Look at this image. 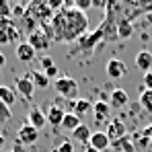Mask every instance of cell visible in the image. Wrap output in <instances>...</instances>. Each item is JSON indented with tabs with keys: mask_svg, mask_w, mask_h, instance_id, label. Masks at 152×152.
<instances>
[{
	"mask_svg": "<svg viewBox=\"0 0 152 152\" xmlns=\"http://www.w3.org/2000/svg\"><path fill=\"white\" fill-rule=\"evenodd\" d=\"M88 111H93V105H91L88 99H78V101L74 103V111H72L74 115L80 117V115H86Z\"/></svg>",
	"mask_w": 152,
	"mask_h": 152,
	"instance_id": "cell-21",
	"label": "cell"
},
{
	"mask_svg": "<svg viewBox=\"0 0 152 152\" xmlns=\"http://www.w3.org/2000/svg\"><path fill=\"white\" fill-rule=\"evenodd\" d=\"M142 82H144V86H146L148 91H152V72H146V74H144V80H142Z\"/></svg>",
	"mask_w": 152,
	"mask_h": 152,
	"instance_id": "cell-31",
	"label": "cell"
},
{
	"mask_svg": "<svg viewBox=\"0 0 152 152\" xmlns=\"http://www.w3.org/2000/svg\"><path fill=\"white\" fill-rule=\"evenodd\" d=\"M105 72H107V76H109L111 80H119V78H124V76L127 74V66L121 60L111 58V60L107 62V66H105Z\"/></svg>",
	"mask_w": 152,
	"mask_h": 152,
	"instance_id": "cell-5",
	"label": "cell"
},
{
	"mask_svg": "<svg viewBox=\"0 0 152 152\" xmlns=\"http://www.w3.org/2000/svg\"><path fill=\"white\" fill-rule=\"evenodd\" d=\"M58 152H74V144L70 140H64L60 146H58Z\"/></svg>",
	"mask_w": 152,
	"mask_h": 152,
	"instance_id": "cell-28",
	"label": "cell"
},
{
	"mask_svg": "<svg viewBox=\"0 0 152 152\" xmlns=\"http://www.w3.org/2000/svg\"><path fill=\"white\" fill-rule=\"evenodd\" d=\"M10 152H12V150H10Z\"/></svg>",
	"mask_w": 152,
	"mask_h": 152,
	"instance_id": "cell-42",
	"label": "cell"
},
{
	"mask_svg": "<svg viewBox=\"0 0 152 152\" xmlns=\"http://www.w3.org/2000/svg\"><path fill=\"white\" fill-rule=\"evenodd\" d=\"M148 148H152V138H150V140H148Z\"/></svg>",
	"mask_w": 152,
	"mask_h": 152,
	"instance_id": "cell-41",
	"label": "cell"
},
{
	"mask_svg": "<svg viewBox=\"0 0 152 152\" xmlns=\"http://www.w3.org/2000/svg\"><path fill=\"white\" fill-rule=\"evenodd\" d=\"M91 136H93L91 127L84 126V124H80V126H78L74 132H72V140H76V142H82V144H88V142H91Z\"/></svg>",
	"mask_w": 152,
	"mask_h": 152,
	"instance_id": "cell-17",
	"label": "cell"
},
{
	"mask_svg": "<svg viewBox=\"0 0 152 152\" xmlns=\"http://www.w3.org/2000/svg\"><path fill=\"white\" fill-rule=\"evenodd\" d=\"M105 39V31H103V27L99 29H95L93 33H88V35H82L78 41H80V45H82V50H95V45Z\"/></svg>",
	"mask_w": 152,
	"mask_h": 152,
	"instance_id": "cell-8",
	"label": "cell"
},
{
	"mask_svg": "<svg viewBox=\"0 0 152 152\" xmlns=\"http://www.w3.org/2000/svg\"><path fill=\"white\" fill-rule=\"evenodd\" d=\"M105 134L109 136L111 144H115V142L124 140V138L127 136V127H126V124H124L121 119H111V121L107 124V129H105Z\"/></svg>",
	"mask_w": 152,
	"mask_h": 152,
	"instance_id": "cell-4",
	"label": "cell"
},
{
	"mask_svg": "<svg viewBox=\"0 0 152 152\" xmlns=\"http://www.w3.org/2000/svg\"><path fill=\"white\" fill-rule=\"evenodd\" d=\"M6 33H8V39H10V43H15V41L19 39V35H21V33H19V29H17L15 25L10 27V29H6Z\"/></svg>",
	"mask_w": 152,
	"mask_h": 152,
	"instance_id": "cell-29",
	"label": "cell"
},
{
	"mask_svg": "<svg viewBox=\"0 0 152 152\" xmlns=\"http://www.w3.org/2000/svg\"><path fill=\"white\" fill-rule=\"evenodd\" d=\"M78 126H80V117H78V115H74L72 111H66L64 121H62V127H64L66 132H74Z\"/></svg>",
	"mask_w": 152,
	"mask_h": 152,
	"instance_id": "cell-18",
	"label": "cell"
},
{
	"mask_svg": "<svg viewBox=\"0 0 152 152\" xmlns=\"http://www.w3.org/2000/svg\"><path fill=\"white\" fill-rule=\"evenodd\" d=\"M127 93L124 91V88H115L113 93H111V101H109V105L111 107H115V109H121V107H126L127 105Z\"/></svg>",
	"mask_w": 152,
	"mask_h": 152,
	"instance_id": "cell-16",
	"label": "cell"
},
{
	"mask_svg": "<svg viewBox=\"0 0 152 152\" xmlns=\"http://www.w3.org/2000/svg\"><path fill=\"white\" fill-rule=\"evenodd\" d=\"M6 43H10L8 33H6V31H0V45H6Z\"/></svg>",
	"mask_w": 152,
	"mask_h": 152,
	"instance_id": "cell-33",
	"label": "cell"
},
{
	"mask_svg": "<svg viewBox=\"0 0 152 152\" xmlns=\"http://www.w3.org/2000/svg\"><path fill=\"white\" fill-rule=\"evenodd\" d=\"M12 152H25V150H23V144H15V148H12Z\"/></svg>",
	"mask_w": 152,
	"mask_h": 152,
	"instance_id": "cell-37",
	"label": "cell"
},
{
	"mask_svg": "<svg viewBox=\"0 0 152 152\" xmlns=\"http://www.w3.org/2000/svg\"><path fill=\"white\" fill-rule=\"evenodd\" d=\"M53 88L62 99H76L78 97V82L70 76H58L53 80Z\"/></svg>",
	"mask_w": 152,
	"mask_h": 152,
	"instance_id": "cell-2",
	"label": "cell"
},
{
	"mask_svg": "<svg viewBox=\"0 0 152 152\" xmlns=\"http://www.w3.org/2000/svg\"><path fill=\"white\" fill-rule=\"evenodd\" d=\"M64 115H66V111H64L62 107H56V105H51L50 109H48V113H45L48 121H50V124H51L53 127H62Z\"/></svg>",
	"mask_w": 152,
	"mask_h": 152,
	"instance_id": "cell-14",
	"label": "cell"
},
{
	"mask_svg": "<svg viewBox=\"0 0 152 152\" xmlns=\"http://www.w3.org/2000/svg\"><path fill=\"white\" fill-rule=\"evenodd\" d=\"M142 138H146V140L152 138V126H146L144 129H142Z\"/></svg>",
	"mask_w": 152,
	"mask_h": 152,
	"instance_id": "cell-34",
	"label": "cell"
},
{
	"mask_svg": "<svg viewBox=\"0 0 152 152\" xmlns=\"http://www.w3.org/2000/svg\"><path fill=\"white\" fill-rule=\"evenodd\" d=\"M15 86H17V91H19L25 99H31L33 93H35V84H33V80H31V74L15 78Z\"/></svg>",
	"mask_w": 152,
	"mask_h": 152,
	"instance_id": "cell-9",
	"label": "cell"
},
{
	"mask_svg": "<svg viewBox=\"0 0 152 152\" xmlns=\"http://www.w3.org/2000/svg\"><path fill=\"white\" fill-rule=\"evenodd\" d=\"M88 146H91V148H95V150H99V152H103L105 148H109V146H111V140H109V136H107L105 132H93Z\"/></svg>",
	"mask_w": 152,
	"mask_h": 152,
	"instance_id": "cell-12",
	"label": "cell"
},
{
	"mask_svg": "<svg viewBox=\"0 0 152 152\" xmlns=\"http://www.w3.org/2000/svg\"><path fill=\"white\" fill-rule=\"evenodd\" d=\"M109 115H111V105L107 101H99L93 105V117L97 124H109Z\"/></svg>",
	"mask_w": 152,
	"mask_h": 152,
	"instance_id": "cell-7",
	"label": "cell"
},
{
	"mask_svg": "<svg viewBox=\"0 0 152 152\" xmlns=\"http://www.w3.org/2000/svg\"><path fill=\"white\" fill-rule=\"evenodd\" d=\"M0 101L6 103V105L10 107L12 103L17 101V97H15V91H12V88H8V86H0Z\"/></svg>",
	"mask_w": 152,
	"mask_h": 152,
	"instance_id": "cell-23",
	"label": "cell"
},
{
	"mask_svg": "<svg viewBox=\"0 0 152 152\" xmlns=\"http://www.w3.org/2000/svg\"><path fill=\"white\" fill-rule=\"evenodd\" d=\"M51 33H53V39L58 41H76L80 39L82 35H86V29H88V17L86 12H80L78 8H62V12L53 15L51 19Z\"/></svg>",
	"mask_w": 152,
	"mask_h": 152,
	"instance_id": "cell-1",
	"label": "cell"
},
{
	"mask_svg": "<svg viewBox=\"0 0 152 152\" xmlns=\"http://www.w3.org/2000/svg\"><path fill=\"white\" fill-rule=\"evenodd\" d=\"M29 124L35 127V129H41V127L48 124V117H45V113H43L39 107H33V109L29 111Z\"/></svg>",
	"mask_w": 152,
	"mask_h": 152,
	"instance_id": "cell-15",
	"label": "cell"
},
{
	"mask_svg": "<svg viewBox=\"0 0 152 152\" xmlns=\"http://www.w3.org/2000/svg\"><path fill=\"white\" fill-rule=\"evenodd\" d=\"M27 12L37 21V23H45L48 19H53V12L50 10L48 2H33L27 6Z\"/></svg>",
	"mask_w": 152,
	"mask_h": 152,
	"instance_id": "cell-3",
	"label": "cell"
},
{
	"mask_svg": "<svg viewBox=\"0 0 152 152\" xmlns=\"http://www.w3.org/2000/svg\"><path fill=\"white\" fill-rule=\"evenodd\" d=\"M132 33H134L132 23H129L127 19H119V21H117V37L127 39V37H132Z\"/></svg>",
	"mask_w": 152,
	"mask_h": 152,
	"instance_id": "cell-20",
	"label": "cell"
},
{
	"mask_svg": "<svg viewBox=\"0 0 152 152\" xmlns=\"http://www.w3.org/2000/svg\"><path fill=\"white\" fill-rule=\"evenodd\" d=\"M4 148V136H0V150Z\"/></svg>",
	"mask_w": 152,
	"mask_h": 152,
	"instance_id": "cell-39",
	"label": "cell"
},
{
	"mask_svg": "<svg viewBox=\"0 0 152 152\" xmlns=\"http://www.w3.org/2000/svg\"><path fill=\"white\" fill-rule=\"evenodd\" d=\"M31 80H33L35 88H48V86H50V78L45 76V72L33 70V72H31Z\"/></svg>",
	"mask_w": 152,
	"mask_h": 152,
	"instance_id": "cell-19",
	"label": "cell"
},
{
	"mask_svg": "<svg viewBox=\"0 0 152 152\" xmlns=\"http://www.w3.org/2000/svg\"><path fill=\"white\" fill-rule=\"evenodd\" d=\"M12 117V111H10V107L6 105V103L0 101V121H8Z\"/></svg>",
	"mask_w": 152,
	"mask_h": 152,
	"instance_id": "cell-25",
	"label": "cell"
},
{
	"mask_svg": "<svg viewBox=\"0 0 152 152\" xmlns=\"http://www.w3.org/2000/svg\"><path fill=\"white\" fill-rule=\"evenodd\" d=\"M4 64H6V58H4V53H2V51H0V68H2V66H4Z\"/></svg>",
	"mask_w": 152,
	"mask_h": 152,
	"instance_id": "cell-38",
	"label": "cell"
},
{
	"mask_svg": "<svg viewBox=\"0 0 152 152\" xmlns=\"http://www.w3.org/2000/svg\"><path fill=\"white\" fill-rule=\"evenodd\" d=\"M15 25V19L12 17H0V31H6Z\"/></svg>",
	"mask_w": 152,
	"mask_h": 152,
	"instance_id": "cell-27",
	"label": "cell"
},
{
	"mask_svg": "<svg viewBox=\"0 0 152 152\" xmlns=\"http://www.w3.org/2000/svg\"><path fill=\"white\" fill-rule=\"evenodd\" d=\"M140 105H142V109H146L148 113H152V91L144 88V93L140 95Z\"/></svg>",
	"mask_w": 152,
	"mask_h": 152,
	"instance_id": "cell-24",
	"label": "cell"
},
{
	"mask_svg": "<svg viewBox=\"0 0 152 152\" xmlns=\"http://www.w3.org/2000/svg\"><path fill=\"white\" fill-rule=\"evenodd\" d=\"M113 148H117V150H121V152H134V150H136V144H134V140H132L129 136H126L124 140L115 142Z\"/></svg>",
	"mask_w": 152,
	"mask_h": 152,
	"instance_id": "cell-22",
	"label": "cell"
},
{
	"mask_svg": "<svg viewBox=\"0 0 152 152\" xmlns=\"http://www.w3.org/2000/svg\"><path fill=\"white\" fill-rule=\"evenodd\" d=\"M136 68L142 70L144 74H146V72H152V53L148 50L140 51V53L136 56Z\"/></svg>",
	"mask_w": 152,
	"mask_h": 152,
	"instance_id": "cell-13",
	"label": "cell"
},
{
	"mask_svg": "<svg viewBox=\"0 0 152 152\" xmlns=\"http://www.w3.org/2000/svg\"><path fill=\"white\" fill-rule=\"evenodd\" d=\"M41 66H43V70H48V68H51V66H53V60H51V58H48V56H43V58H41Z\"/></svg>",
	"mask_w": 152,
	"mask_h": 152,
	"instance_id": "cell-32",
	"label": "cell"
},
{
	"mask_svg": "<svg viewBox=\"0 0 152 152\" xmlns=\"http://www.w3.org/2000/svg\"><path fill=\"white\" fill-rule=\"evenodd\" d=\"M45 76H48V78H56V76H58V68H56V66L48 68V70H45Z\"/></svg>",
	"mask_w": 152,
	"mask_h": 152,
	"instance_id": "cell-35",
	"label": "cell"
},
{
	"mask_svg": "<svg viewBox=\"0 0 152 152\" xmlns=\"http://www.w3.org/2000/svg\"><path fill=\"white\" fill-rule=\"evenodd\" d=\"M93 6H97V8H107V4H105L103 0H93Z\"/></svg>",
	"mask_w": 152,
	"mask_h": 152,
	"instance_id": "cell-36",
	"label": "cell"
},
{
	"mask_svg": "<svg viewBox=\"0 0 152 152\" xmlns=\"http://www.w3.org/2000/svg\"><path fill=\"white\" fill-rule=\"evenodd\" d=\"M10 15H12L10 6H8L4 0H0V17H10Z\"/></svg>",
	"mask_w": 152,
	"mask_h": 152,
	"instance_id": "cell-30",
	"label": "cell"
},
{
	"mask_svg": "<svg viewBox=\"0 0 152 152\" xmlns=\"http://www.w3.org/2000/svg\"><path fill=\"white\" fill-rule=\"evenodd\" d=\"M84 152H99V150H95V148H91V146H88V148H86Z\"/></svg>",
	"mask_w": 152,
	"mask_h": 152,
	"instance_id": "cell-40",
	"label": "cell"
},
{
	"mask_svg": "<svg viewBox=\"0 0 152 152\" xmlns=\"http://www.w3.org/2000/svg\"><path fill=\"white\" fill-rule=\"evenodd\" d=\"M37 138H39V129H35L31 124L21 126V129H19V142L21 144H35Z\"/></svg>",
	"mask_w": 152,
	"mask_h": 152,
	"instance_id": "cell-10",
	"label": "cell"
},
{
	"mask_svg": "<svg viewBox=\"0 0 152 152\" xmlns=\"http://www.w3.org/2000/svg\"><path fill=\"white\" fill-rule=\"evenodd\" d=\"M35 53L37 51L33 50V45L29 43V41H25V43H19L17 45V50H15V56H17V60L19 62H33L35 60Z\"/></svg>",
	"mask_w": 152,
	"mask_h": 152,
	"instance_id": "cell-11",
	"label": "cell"
},
{
	"mask_svg": "<svg viewBox=\"0 0 152 152\" xmlns=\"http://www.w3.org/2000/svg\"><path fill=\"white\" fill-rule=\"evenodd\" d=\"M91 6H93V0H76L74 2V8H78L80 12H86Z\"/></svg>",
	"mask_w": 152,
	"mask_h": 152,
	"instance_id": "cell-26",
	"label": "cell"
},
{
	"mask_svg": "<svg viewBox=\"0 0 152 152\" xmlns=\"http://www.w3.org/2000/svg\"><path fill=\"white\" fill-rule=\"evenodd\" d=\"M50 41H51V35L45 33L43 29H35L31 35H29V43L33 45V50H48L50 48Z\"/></svg>",
	"mask_w": 152,
	"mask_h": 152,
	"instance_id": "cell-6",
	"label": "cell"
}]
</instances>
